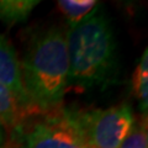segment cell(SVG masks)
I'll return each mask as SVG.
<instances>
[{
  "mask_svg": "<svg viewBox=\"0 0 148 148\" xmlns=\"http://www.w3.org/2000/svg\"><path fill=\"white\" fill-rule=\"evenodd\" d=\"M25 92L45 112L56 109L69 84L66 35L51 29L31 45L20 64Z\"/></svg>",
  "mask_w": 148,
  "mask_h": 148,
  "instance_id": "1",
  "label": "cell"
},
{
  "mask_svg": "<svg viewBox=\"0 0 148 148\" xmlns=\"http://www.w3.org/2000/svg\"><path fill=\"white\" fill-rule=\"evenodd\" d=\"M69 83L90 88L104 83L115 66V40L108 18L94 14L66 35Z\"/></svg>",
  "mask_w": 148,
  "mask_h": 148,
  "instance_id": "2",
  "label": "cell"
},
{
  "mask_svg": "<svg viewBox=\"0 0 148 148\" xmlns=\"http://www.w3.org/2000/svg\"><path fill=\"white\" fill-rule=\"evenodd\" d=\"M26 148H88L82 114L53 109L26 135Z\"/></svg>",
  "mask_w": 148,
  "mask_h": 148,
  "instance_id": "3",
  "label": "cell"
},
{
  "mask_svg": "<svg viewBox=\"0 0 148 148\" xmlns=\"http://www.w3.org/2000/svg\"><path fill=\"white\" fill-rule=\"evenodd\" d=\"M88 148H119L135 126L132 110L122 104L82 114Z\"/></svg>",
  "mask_w": 148,
  "mask_h": 148,
  "instance_id": "4",
  "label": "cell"
},
{
  "mask_svg": "<svg viewBox=\"0 0 148 148\" xmlns=\"http://www.w3.org/2000/svg\"><path fill=\"white\" fill-rule=\"evenodd\" d=\"M45 111L29 98L20 96L0 85V126L10 132H22L29 119ZM46 114V112H45Z\"/></svg>",
  "mask_w": 148,
  "mask_h": 148,
  "instance_id": "5",
  "label": "cell"
},
{
  "mask_svg": "<svg viewBox=\"0 0 148 148\" xmlns=\"http://www.w3.org/2000/svg\"><path fill=\"white\" fill-rule=\"evenodd\" d=\"M0 85L12 92L27 98L21 79V69L17 56L5 36L0 35Z\"/></svg>",
  "mask_w": 148,
  "mask_h": 148,
  "instance_id": "6",
  "label": "cell"
},
{
  "mask_svg": "<svg viewBox=\"0 0 148 148\" xmlns=\"http://www.w3.org/2000/svg\"><path fill=\"white\" fill-rule=\"evenodd\" d=\"M38 1L34 0H3L0 1V20L6 24H17L27 18Z\"/></svg>",
  "mask_w": 148,
  "mask_h": 148,
  "instance_id": "7",
  "label": "cell"
},
{
  "mask_svg": "<svg viewBox=\"0 0 148 148\" xmlns=\"http://www.w3.org/2000/svg\"><path fill=\"white\" fill-rule=\"evenodd\" d=\"M58 8L71 21L72 26L94 15L98 3L92 0H59Z\"/></svg>",
  "mask_w": 148,
  "mask_h": 148,
  "instance_id": "8",
  "label": "cell"
},
{
  "mask_svg": "<svg viewBox=\"0 0 148 148\" xmlns=\"http://www.w3.org/2000/svg\"><path fill=\"white\" fill-rule=\"evenodd\" d=\"M133 90L140 100L142 110H147L148 105V56L147 49L141 57V61L133 74Z\"/></svg>",
  "mask_w": 148,
  "mask_h": 148,
  "instance_id": "9",
  "label": "cell"
},
{
  "mask_svg": "<svg viewBox=\"0 0 148 148\" xmlns=\"http://www.w3.org/2000/svg\"><path fill=\"white\" fill-rule=\"evenodd\" d=\"M119 148H148L146 128L143 126H133Z\"/></svg>",
  "mask_w": 148,
  "mask_h": 148,
  "instance_id": "10",
  "label": "cell"
},
{
  "mask_svg": "<svg viewBox=\"0 0 148 148\" xmlns=\"http://www.w3.org/2000/svg\"><path fill=\"white\" fill-rule=\"evenodd\" d=\"M3 141H4V130L1 126H0V146H1Z\"/></svg>",
  "mask_w": 148,
  "mask_h": 148,
  "instance_id": "11",
  "label": "cell"
}]
</instances>
